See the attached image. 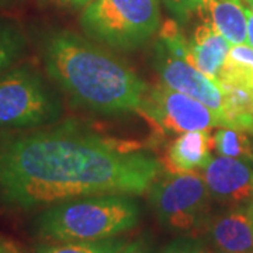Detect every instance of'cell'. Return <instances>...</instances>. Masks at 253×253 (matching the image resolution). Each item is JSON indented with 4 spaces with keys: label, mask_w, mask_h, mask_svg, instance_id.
<instances>
[{
    "label": "cell",
    "mask_w": 253,
    "mask_h": 253,
    "mask_svg": "<svg viewBox=\"0 0 253 253\" xmlns=\"http://www.w3.org/2000/svg\"><path fill=\"white\" fill-rule=\"evenodd\" d=\"M126 242L117 236L94 242H55L38 248L37 253H116Z\"/></svg>",
    "instance_id": "2e32d148"
},
{
    "label": "cell",
    "mask_w": 253,
    "mask_h": 253,
    "mask_svg": "<svg viewBox=\"0 0 253 253\" xmlns=\"http://www.w3.org/2000/svg\"><path fill=\"white\" fill-rule=\"evenodd\" d=\"M210 191L203 174L170 172L149 189V204L159 224L172 232H193L207 226Z\"/></svg>",
    "instance_id": "5b68a950"
},
{
    "label": "cell",
    "mask_w": 253,
    "mask_h": 253,
    "mask_svg": "<svg viewBox=\"0 0 253 253\" xmlns=\"http://www.w3.org/2000/svg\"><path fill=\"white\" fill-rule=\"evenodd\" d=\"M249 207H251V211H252V215H253V203H251V204H249Z\"/></svg>",
    "instance_id": "83f0119b"
},
{
    "label": "cell",
    "mask_w": 253,
    "mask_h": 253,
    "mask_svg": "<svg viewBox=\"0 0 253 253\" xmlns=\"http://www.w3.org/2000/svg\"><path fill=\"white\" fill-rule=\"evenodd\" d=\"M214 138L204 131L183 132L169 145L165 163L169 172H194L211 161Z\"/></svg>",
    "instance_id": "8fae6325"
},
{
    "label": "cell",
    "mask_w": 253,
    "mask_h": 253,
    "mask_svg": "<svg viewBox=\"0 0 253 253\" xmlns=\"http://www.w3.org/2000/svg\"><path fill=\"white\" fill-rule=\"evenodd\" d=\"M222 84L244 86L253 90V48L249 44L234 45L218 76Z\"/></svg>",
    "instance_id": "5bb4252c"
},
{
    "label": "cell",
    "mask_w": 253,
    "mask_h": 253,
    "mask_svg": "<svg viewBox=\"0 0 253 253\" xmlns=\"http://www.w3.org/2000/svg\"><path fill=\"white\" fill-rule=\"evenodd\" d=\"M197 1V11H200L201 9H204L207 6V3L210 0H196Z\"/></svg>",
    "instance_id": "d4e9b609"
},
{
    "label": "cell",
    "mask_w": 253,
    "mask_h": 253,
    "mask_svg": "<svg viewBox=\"0 0 253 253\" xmlns=\"http://www.w3.org/2000/svg\"><path fill=\"white\" fill-rule=\"evenodd\" d=\"M152 65L168 87L201 101L217 114L221 126H229V104L221 82L201 72L193 61L173 54L161 40L155 42Z\"/></svg>",
    "instance_id": "52a82bcc"
},
{
    "label": "cell",
    "mask_w": 253,
    "mask_h": 253,
    "mask_svg": "<svg viewBox=\"0 0 253 253\" xmlns=\"http://www.w3.org/2000/svg\"><path fill=\"white\" fill-rule=\"evenodd\" d=\"M207 232L215 249L225 253H253V215L249 204L232 207L210 218Z\"/></svg>",
    "instance_id": "30bf717a"
},
{
    "label": "cell",
    "mask_w": 253,
    "mask_h": 253,
    "mask_svg": "<svg viewBox=\"0 0 253 253\" xmlns=\"http://www.w3.org/2000/svg\"><path fill=\"white\" fill-rule=\"evenodd\" d=\"M249 136L251 134L241 129L221 126L212 136L214 149L221 156L253 161V145Z\"/></svg>",
    "instance_id": "9a60e30c"
},
{
    "label": "cell",
    "mask_w": 253,
    "mask_h": 253,
    "mask_svg": "<svg viewBox=\"0 0 253 253\" xmlns=\"http://www.w3.org/2000/svg\"><path fill=\"white\" fill-rule=\"evenodd\" d=\"M41 49L46 73L73 104L109 116L139 111L149 87L109 51L66 30L49 33Z\"/></svg>",
    "instance_id": "7a4b0ae2"
},
{
    "label": "cell",
    "mask_w": 253,
    "mask_h": 253,
    "mask_svg": "<svg viewBox=\"0 0 253 253\" xmlns=\"http://www.w3.org/2000/svg\"><path fill=\"white\" fill-rule=\"evenodd\" d=\"M61 111L59 100L33 69L17 68L0 76V128L49 124L59 118Z\"/></svg>",
    "instance_id": "8992f818"
},
{
    "label": "cell",
    "mask_w": 253,
    "mask_h": 253,
    "mask_svg": "<svg viewBox=\"0 0 253 253\" xmlns=\"http://www.w3.org/2000/svg\"><path fill=\"white\" fill-rule=\"evenodd\" d=\"M189 46L194 65L211 79L218 81L231 51L229 41L218 33L211 21L204 20V23L194 30L189 40Z\"/></svg>",
    "instance_id": "7c38bea8"
},
{
    "label": "cell",
    "mask_w": 253,
    "mask_h": 253,
    "mask_svg": "<svg viewBox=\"0 0 253 253\" xmlns=\"http://www.w3.org/2000/svg\"><path fill=\"white\" fill-rule=\"evenodd\" d=\"M211 199L226 206L253 203V161L218 156L203 168Z\"/></svg>",
    "instance_id": "9c48e42d"
},
{
    "label": "cell",
    "mask_w": 253,
    "mask_h": 253,
    "mask_svg": "<svg viewBox=\"0 0 253 253\" xmlns=\"http://www.w3.org/2000/svg\"><path fill=\"white\" fill-rule=\"evenodd\" d=\"M0 253H21L16 245L7 239L0 238Z\"/></svg>",
    "instance_id": "44dd1931"
},
{
    "label": "cell",
    "mask_w": 253,
    "mask_h": 253,
    "mask_svg": "<svg viewBox=\"0 0 253 253\" xmlns=\"http://www.w3.org/2000/svg\"><path fill=\"white\" fill-rule=\"evenodd\" d=\"M193 253H211V251L208 249L207 245H206L204 241L199 239V242H197V245H196V248H194Z\"/></svg>",
    "instance_id": "cb8c5ba5"
},
{
    "label": "cell",
    "mask_w": 253,
    "mask_h": 253,
    "mask_svg": "<svg viewBox=\"0 0 253 253\" xmlns=\"http://www.w3.org/2000/svg\"><path fill=\"white\" fill-rule=\"evenodd\" d=\"M62 4L71 6V7H84L90 3L91 0H56Z\"/></svg>",
    "instance_id": "603a6c76"
},
{
    "label": "cell",
    "mask_w": 253,
    "mask_h": 253,
    "mask_svg": "<svg viewBox=\"0 0 253 253\" xmlns=\"http://www.w3.org/2000/svg\"><path fill=\"white\" fill-rule=\"evenodd\" d=\"M26 49V38L9 23L0 21V73L9 69Z\"/></svg>",
    "instance_id": "e0dca14e"
},
{
    "label": "cell",
    "mask_w": 253,
    "mask_h": 253,
    "mask_svg": "<svg viewBox=\"0 0 253 253\" xmlns=\"http://www.w3.org/2000/svg\"><path fill=\"white\" fill-rule=\"evenodd\" d=\"M246 14H248V44L253 48V10L246 6Z\"/></svg>",
    "instance_id": "7402d4cb"
},
{
    "label": "cell",
    "mask_w": 253,
    "mask_h": 253,
    "mask_svg": "<svg viewBox=\"0 0 253 253\" xmlns=\"http://www.w3.org/2000/svg\"><path fill=\"white\" fill-rule=\"evenodd\" d=\"M141 207L126 194L90 196L54 204L37 218V232L51 242H94L116 238L139 222Z\"/></svg>",
    "instance_id": "3957f363"
},
{
    "label": "cell",
    "mask_w": 253,
    "mask_h": 253,
    "mask_svg": "<svg viewBox=\"0 0 253 253\" xmlns=\"http://www.w3.org/2000/svg\"><path fill=\"white\" fill-rule=\"evenodd\" d=\"M245 3V6H248L249 9L253 10V0H242Z\"/></svg>",
    "instance_id": "484cf974"
},
{
    "label": "cell",
    "mask_w": 253,
    "mask_h": 253,
    "mask_svg": "<svg viewBox=\"0 0 253 253\" xmlns=\"http://www.w3.org/2000/svg\"><path fill=\"white\" fill-rule=\"evenodd\" d=\"M116 253H152V242L148 236H139L123 245Z\"/></svg>",
    "instance_id": "ffe728a7"
},
{
    "label": "cell",
    "mask_w": 253,
    "mask_h": 253,
    "mask_svg": "<svg viewBox=\"0 0 253 253\" xmlns=\"http://www.w3.org/2000/svg\"><path fill=\"white\" fill-rule=\"evenodd\" d=\"M91 40L118 51H134L161 28L159 0H91L81 16Z\"/></svg>",
    "instance_id": "277c9868"
},
{
    "label": "cell",
    "mask_w": 253,
    "mask_h": 253,
    "mask_svg": "<svg viewBox=\"0 0 253 253\" xmlns=\"http://www.w3.org/2000/svg\"><path fill=\"white\" fill-rule=\"evenodd\" d=\"M211 253H225V252H222V251H218V249H214V251H211Z\"/></svg>",
    "instance_id": "4316f807"
},
{
    "label": "cell",
    "mask_w": 253,
    "mask_h": 253,
    "mask_svg": "<svg viewBox=\"0 0 253 253\" xmlns=\"http://www.w3.org/2000/svg\"><path fill=\"white\" fill-rule=\"evenodd\" d=\"M200 13L229 44H248V14L242 0H210Z\"/></svg>",
    "instance_id": "4fadbf2b"
},
{
    "label": "cell",
    "mask_w": 253,
    "mask_h": 253,
    "mask_svg": "<svg viewBox=\"0 0 253 253\" xmlns=\"http://www.w3.org/2000/svg\"><path fill=\"white\" fill-rule=\"evenodd\" d=\"M166 9L169 10L179 23H184L190 16L197 11V1L196 0H162Z\"/></svg>",
    "instance_id": "ac0fdd59"
},
{
    "label": "cell",
    "mask_w": 253,
    "mask_h": 253,
    "mask_svg": "<svg viewBox=\"0 0 253 253\" xmlns=\"http://www.w3.org/2000/svg\"><path fill=\"white\" fill-rule=\"evenodd\" d=\"M139 113L166 134H183L221 126L217 114L199 100L165 83L149 89Z\"/></svg>",
    "instance_id": "ba28073f"
},
{
    "label": "cell",
    "mask_w": 253,
    "mask_h": 253,
    "mask_svg": "<svg viewBox=\"0 0 253 253\" xmlns=\"http://www.w3.org/2000/svg\"><path fill=\"white\" fill-rule=\"evenodd\" d=\"M138 144L99 135L72 121L0 139V201L31 210L101 194L138 196L162 163Z\"/></svg>",
    "instance_id": "6da1fadb"
},
{
    "label": "cell",
    "mask_w": 253,
    "mask_h": 253,
    "mask_svg": "<svg viewBox=\"0 0 253 253\" xmlns=\"http://www.w3.org/2000/svg\"><path fill=\"white\" fill-rule=\"evenodd\" d=\"M197 242H199L197 238H190V236L177 238L169 245H166L161 253H193Z\"/></svg>",
    "instance_id": "d6986e66"
}]
</instances>
